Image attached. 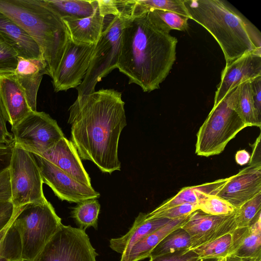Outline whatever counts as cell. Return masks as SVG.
<instances>
[{
    "label": "cell",
    "mask_w": 261,
    "mask_h": 261,
    "mask_svg": "<svg viewBox=\"0 0 261 261\" xmlns=\"http://www.w3.org/2000/svg\"><path fill=\"white\" fill-rule=\"evenodd\" d=\"M121 93L100 89L77 96L69 109L71 139L81 160L92 161L103 173L120 170L119 138L126 125Z\"/></svg>",
    "instance_id": "cell-1"
},
{
    "label": "cell",
    "mask_w": 261,
    "mask_h": 261,
    "mask_svg": "<svg viewBox=\"0 0 261 261\" xmlns=\"http://www.w3.org/2000/svg\"><path fill=\"white\" fill-rule=\"evenodd\" d=\"M177 39L159 29L147 13L130 17L123 26L117 67L144 92L160 88L176 60Z\"/></svg>",
    "instance_id": "cell-2"
},
{
    "label": "cell",
    "mask_w": 261,
    "mask_h": 261,
    "mask_svg": "<svg viewBox=\"0 0 261 261\" xmlns=\"http://www.w3.org/2000/svg\"><path fill=\"white\" fill-rule=\"evenodd\" d=\"M189 18L205 28L221 47L226 65L243 55L261 51L259 30L223 0H184Z\"/></svg>",
    "instance_id": "cell-3"
},
{
    "label": "cell",
    "mask_w": 261,
    "mask_h": 261,
    "mask_svg": "<svg viewBox=\"0 0 261 261\" xmlns=\"http://www.w3.org/2000/svg\"><path fill=\"white\" fill-rule=\"evenodd\" d=\"M0 12L37 44L46 64V74L52 79L70 39L63 20L41 0H0Z\"/></svg>",
    "instance_id": "cell-4"
},
{
    "label": "cell",
    "mask_w": 261,
    "mask_h": 261,
    "mask_svg": "<svg viewBox=\"0 0 261 261\" xmlns=\"http://www.w3.org/2000/svg\"><path fill=\"white\" fill-rule=\"evenodd\" d=\"M240 85L214 105L196 136L195 153L209 157L222 152L228 142L247 127L236 110Z\"/></svg>",
    "instance_id": "cell-5"
},
{
    "label": "cell",
    "mask_w": 261,
    "mask_h": 261,
    "mask_svg": "<svg viewBox=\"0 0 261 261\" xmlns=\"http://www.w3.org/2000/svg\"><path fill=\"white\" fill-rule=\"evenodd\" d=\"M13 224L21 238L23 261H35L62 224L48 200L21 206L17 210Z\"/></svg>",
    "instance_id": "cell-6"
},
{
    "label": "cell",
    "mask_w": 261,
    "mask_h": 261,
    "mask_svg": "<svg viewBox=\"0 0 261 261\" xmlns=\"http://www.w3.org/2000/svg\"><path fill=\"white\" fill-rule=\"evenodd\" d=\"M113 16L106 25L105 24L84 79L76 88L77 96L94 92L97 83L117 67L122 31L126 20L131 15L127 12H122Z\"/></svg>",
    "instance_id": "cell-7"
},
{
    "label": "cell",
    "mask_w": 261,
    "mask_h": 261,
    "mask_svg": "<svg viewBox=\"0 0 261 261\" xmlns=\"http://www.w3.org/2000/svg\"><path fill=\"white\" fill-rule=\"evenodd\" d=\"M9 171L11 200L15 210L28 203L47 201L40 170L32 152L14 143Z\"/></svg>",
    "instance_id": "cell-8"
},
{
    "label": "cell",
    "mask_w": 261,
    "mask_h": 261,
    "mask_svg": "<svg viewBox=\"0 0 261 261\" xmlns=\"http://www.w3.org/2000/svg\"><path fill=\"white\" fill-rule=\"evenodd\" d=\"M15 144L41 155L53 146L64 135L56 120L44 112L31 111L11 127Z\"/></svg>",
    "instance_id": "cell-9"
},
{
    "label": "cell",
    "mask_w": 261,
    "mask_h": 261,
    "mask_svg": "<svg viewBox=\"0 0 261 261\" xmlns=\"http://www.w3.org/2000/svg\"><path fill=\"white\" fill-rule=\"evenodd\" d=\"M85 231L63 224L35 261H96Z\"/></svg>",
    "instance_id": "cell-10"
},
{
    "label": "cell",
    "mask_w": 261,
    "mask_h": 261,
    "mask_svg": "<svg viewBox=\"0 0 261 261\" xmlns=\"http://www.w3.org/2000/svg\"><path fill=\"white\" fill-rule=\"evenodd\" d=\"M95 44H77L70 39L53 78L55 92L77 87L88 68Z\"/></svg>",
    "instance_id": "cell-11"
},
{
    "label": "cell",
    "mask_w": 261,
    "mask_h": 261,
    "mask_svg": "<svg viewBox=\"0 0 261 261\" xmlns=\"http://www.w3.org/2000/svg\"><path fill=\"white\" fill-rule=\"evenodd\" d=\"M33 154L40 170L43 182L48 185L62 201L77 203L100 197L99 193L92 186L77 181L41 156Z\"/></svg>",
    "instance_id": "cell-12"
},
{
    "label": "cell",
    "mask_w": 261,
    "mask_h": 261,
    "mask_svg": "<svg viewBox=\"0 0 261 261\" xmlns=\"http://www.w3.org/2000/svg\"><path fill=\"white\" fill-rule=\"evenodd\" d=\"M189 234L193 250L229 233L236 228V213L229 215L214 216L200 210L191 213L181 226Z\"/></svg>",
    "instance_id": "cell-13"
},
{
    "label": "cell",
    "mask_w": 261,
    "mask_h": 261,
    "mask_svg": "<svg viewBox=\"0 0 261 261\" xmlns=\"http://www.w3.org/2000/svg\"><path fill=\"white\" fill-rule=\"evenodd\" d=\"M261 76V51L243 55L223 69L214 97V105L241 83Z\"/></svg>",
    "instance_id": "cell-14"
},
{
    "label": "cell",
    "mask_w": 261,
    "mask_h": 261,
    "mask_svg": "<svg viewBox=\"0 0 261 261\" xmlns=\"http://www.w3.org/2000/svg\"><path fill=\"white\" fill-rule=\"evenodd\" d=\"M261 193V166H248L230 178L217 194L236 209Z\"/></svg>",
    "instance_id": "cell-15"
},
{
    "label": "cell",
    "mask_w": 261,
    "mask_h": 261,
    "mask_svg": "<svg viewBox=\"0 0 261 261\" xmlns=\"http://www.w3.org/2000/svg\"><path fill=\"white\" fill-rule=\"evenodd\" d=\"M77 181L92 186L91 179L82 163L76 149L65 137L39 155Z\"/></svg>",
    "instance_id": "cell-16"
},
{
    "label": "cell",
    "mask_w": 261,
    "mask_h": 261,
    "mask_svg": "<svg viewBox=\"0 0 261 261\" xmlns=\"http://www.w3.org/2000/svg\"><path fill=\"white\" fill-rule=\"evenodd\" d=\"M0 101L11 127L32 111L26 94L13 73L0 75Z\"/></svg>",
    "instance_id": "cell-17"
},
{
    "label": "cell",
    "mask_w": 261,
    "mask_h": 261,
    "mask_svg": "<svg viewBox=\"0 0 261 261\" xmlns=\"http://www.w3.org/2000/svg\"><path fill=\"white\" fill-rule=\"evenodd\" d=\"M13 74L23 89L31 110L36 111L38 91L43 75L46 74L45 62L42 59L18 57Z\"/></svg>",
    "instance_id": "cell-18"
},
{
    "label": "cell",
    "mask_w": 261,
    "mask_h": 261,
    "mask_svg": "<svg viewBox=\"0 0 261 261\" xmlns=\"http://www.w3.org/2000/svg\"><path fill=\"white\" fill-rule=\"evenodd\" d=\"M231 233L230 255L261 260V214L249 226L237 227Z\"/></svg>",
    "instance_id": "cell-19"
},
{
    "label": "cell",
    "mask_w": 261,
    "mask_h": 261,
    "mask_svg": "<svg viewBox=\"0 0 261 261\" xmlns=\"http://www.w3.org/2000/svg\"><path fill=\"white\" fill-rule=\"evenodd\" d=\"M171 219L157 218L149 213H140L132 226L124 235L110 240V247L121 254L138 241L169 223Z\"/></svg>",
    "instance_id": "cell-20"
},
{
    "label": "cell",
    "mask_w": 261,
    "mask_h": 261,
    "mask_svg": "<svg viewBox=\"0 0 261 261\" xmlns=\"http://www.w3.org/2000/svg\"><path fill=\"white\" fill-rule=\"evenodd\" d=\"M0 35L15 49L19 57L42 59L40 48L35 41L19 25L1 12Z\"/></svg>",
    "instance_id": "cell-21"
},
{
    "label": "cell",
    "mask_w": 261,
    "mask_h": 261,
    "mask_svg": "<svg viewBox=\"0 0 261 261\" xmlns=\"http://www.w3.org/2000/svg\"><path fill=\"white\" fill-rule=\"evenodd\" d=\"M70 40L77 44H96L105 25V17L99 12L98 6L91 16L75 20H63Z\"/></svg>",
    "instance_id": "cell-22"
},
{
    "label": "cell",
    "mask_w": 261,
    "mask_h": 261,
    "mask_svg": "<svg viewBox=\"0 0 261 261\" xmlns=\"http://www.w3.org/2000/svg\"><path fill=\"white\" fill-rule=\"evenodd\" d=\"M230 178L229 177L200 185L183 188L175 196L164 201L154 210L160 211L184 203L198 205L207 196L217 195Z\"/></svg>",
    "instance_id": "cell-23"
},
{
    "label": "cell",
    "mask_w": 261,
    "mask_h": 261,
    "mask_svg": "<svg viewBox=\"0 0 261 261\" xmlns=\"http://www.w3.org/2000/svg\"><path fill=\"white\" fill-rule=\"evenodd\" d=\"M188 216L171 220L169 223L142 238L121 254L120 261H139L149 258L154 248L169 232L181 227Z\"/></svg>",
    "instance_id": "cell-24"
},
{
    "label": "cell",
    "mask_w": 261,
    "mask_h": 261,
    "mask_svg": "<svg viewBox=\"0 0 261 261\" xmlns=\"http://www.w3.org/2000/svg\"><path fill=\"white\" fill-rule=\"evenodd\" d=\"M63 20L88 17L98 6L97 0H41Z\"/></svg>",
    "instance_id": "cell-25"
},
{
    "label": "cell",
    "mask_w": 261,
    "mask_h": 261,
    "mask_svg": "<svg viewBox=\"0 0 261 261\" xmlns=\"http://www.w3.org/2000/svg\"><path fill=\"white\" fill-rule=\"evenodd\" d=\"M251 81H245L240 85L236 110L247 127L257 126L260 128L261 114L257 111L254 103Z\"/></svg>",
    "instance_id": "cell-26"
},
{
    "label": "cell",
    "mask_w": 261,
    "mask_h": 261,
    "mask_svg": "<svg viewBox=\"0 0 261 261\" xmlns=\"http://www.w3.org/2000/svg\"><path fill=\"white\" fill-rule=\"evenodd\" d=\"M190 238L181 227L175 229L167 234L154 248L149 257L170 254L190 248Z\"/></svg>",
    "instance_id": "cell-27"
},
{
    "label": "cell",
    "mask_w": 261,
    "mask_h": 261,
    "mask_svg": "<svg viewBox=\"0 0 261 261\" xmlns=\"http://www.w3.org/2000/svg\"><path fill=\"white\" fill-rule=\"evenodd\" d=\"M147 14L152 23L165 32L170 33L172 30L186 31L189 29L187 16L162 10H150Z\"/></svg>",
    "instance_id": "cell-28"
},
{
    "label": "cell",
    "mask_w": 261,
    "mask_h": 261,
    "mask_svg": "<svg viewBox=\"0 0 261 261\" xmlns=\"http://www.w3.org/2000/svg\"><path fill=\"white\" fill-rule=\"evenodd\" d=\"M100 208V205L96 199H87L77 203L72 208L71 217L81 229L85 231L90 227L97 229Z\"/></svg>",
    "instance_id": "cell-29"
},
{
    "label": "cell",
    "mask_w": 261,
    "mask_h": 261,
    "mask_svg": "<svg viewBox=\"0 0 261 261\" xmlns=\"http://www.w3.org/2000/svg\"><path fill=\"white\" fill-rule=\"evenodd\" d=\"M135 1L132 13V17L146 13L152 10H162L176 13L189 18L184 0H135Z\"/></svg>",
    "instance_id": "cell-30"
},
{
    "label": "cell",
    "mask_w": 261,
    "mask_h": 261,
    "mask_svg": "<svg viewBox=\"0 0 261 261\" xmlns=\"http://www.w3.org/2000/svg\"><path fill=\"white\" fill-rule=\"evenodd\" d=\"M231 246L232 233H229L193 250L198 258L222 259L230 255Z\"/></svg>",
    "instance_id": "cell-31"
},
{
    "label": "cell",
    "mask_w": 261,
    "mask_h": 261,
    "mask_svg": "<svg viewBox=\"0 0 261 261\" xmlns=\"http://www.w3.org/2000/svg\"><path fill=\"white\" fill-rule=\"evenodd\" d=\"M13 219L1 243V256L8 261H23L21 238Z\"/></svg>",
    "instance_id": "cell-32"
},
{
    "label": "cell",
    "mask_w": 261,
    "mask_h": 261,
    "mask_svg": "<svg viewBox=\"0 0 261 261\" xmlns=\"http://www.w3.org/2000/svg\"><path fill=\"white\" fill-rule=\"evenodd\" d=\"M261 214V193L246 202L236 212L237 227L249 226Z\"/></svg>",
    "instance_id": "cell-33"
},
{
    "label": "cell",
    "mask_w": 261,
    "mask_h": 261,
    "mask_svg": "<svg viewBox=\"0 0 261 261\" xmlns=\"http://www.w3.org/2000/svg\"><path fill=\"white\" fill-rule=\"evenodd\" d=\"M198 210L214 216L229 215L236 213V209L226 200L217 195H209L198 204Z\"/></svg>",
    "instance_id": "cell-34"
},
{
    "label": "cell",
    "mask_w": 261,
    "mask_h": 261,
    "mask_svg": "<svg viewBox=\"0 0 261 261\" xmlns=\"http://www.w3.org/2000/svg\"><path fill=\"white\" fill-rule=\"evenodd\" d=\"M18 57L15 49L0 35V75L13 73Z\"/></svg>",
    "instance_id": "cell-35"
},
{
    "label": "cell",
    "mask_w": 261,
    "mask_h": 261,
    "mask_svg": "<svg viewBox=\"0 0 261 261\" xmlns=\"http://www.w3.org/2000/svg\"><path fill=\"white\" fill-rule=\"evenodd\" d=\"M100 15L105 17L108 15L117 16L122 12L131 14L135 0H97Z\"/></svg>",
    "instance_id": "cell-36"
},
{
    "label": "cell",
    "mask_w": 261,
    "mask_h": 261,
    "mask_svg": "<svg viewBox=\"0 0 261 261\" xmlns=\"http://www.w3.org/2000/svg\"><path fill=\"white\" fill-rule=\"evenodd\" d=\"M197 210H198L197 205L184 203L160 211H156L154 209L148 213L154 217L173 220L189 216Z\"/></svg>",
    "instance_id": "cell-37"
},
{
    "label": "cell",
    "mask_w": 261,
    "mask_h": 261,
    "mask_svg": "<svg viewBox=\"0 0 261 261\" xmlns=\"http://www.w3.org/2000/svg\"><path fill=\"white\" fill-rule=\"evenodd\" d=\"M198 259L197 254L193 250L187 249L149 257V261H196Z\"/></svg>",
    "instance_id": "cell-38"
},
{
    "label": "cell",
    "mask_w": 261,
    "mask_h": 261,
    "mask_svg": "<svg viewBox=\"0 0 261 261\" xmlns=\"http://www.w3.org/2000/svg\"><path fill=\"white\" fill-rule=\"evenodd\" d=\"M17 210L12 201H0V232L11 222Z\"/></svg>",
    "instance_id": "cell-39"
},
{
    "label": "cell",
    "mask_w": 261,
    "mask_h": 261,
    "mask_svg": "<svg viewBox=\"0 0 261 261\" xmlns=\"http://www.w3.org/2000/svg\"><path fill=\"white\" fill-rule=\"evenodd\" d=\"M7 118L0 101V144L14 145V140L12 134L9 133L6 127Z\"/></svg>",
    "instance_id": "cell-40"
},
{
    "label": "cell",
    "mask_w": 261,
    "mask_h": 261,
    "mask_svg": "<svg viewBox=\"0 0 261 261\" xmlns=\"http://www.w3.org/2000/svg\"><path fill=\"white\" fill-rule=\"evenodd\" d=\"M9 168L0 173V201H12Z\"/></svg>",
    "instance_id": "cell-41"
},
{
    "label": "cell",
    "mask_w": 261,
    "mask_h": 261,
    "mask_svg": "<svg viewBox=\"0 0 261 261\" xmlns=\"http://www.w3.org/2000/svg\"><path fill=\"white\" fill-rule=\"evenodd\" d=\"M14 145L0 144V173L10 168Z\"/></svg>",
    "instance_id": "cell-42"
},
{
    "label": "cell",
    "mask_w": 261,
    "mask_h": 261,
    "mask_svg": "<svg viewBox=\"0 0 261 261\" xmlns=\"http://www.w3.org/2000/svg\"><path fill=\"white\" fill-rule=\"evenodd\" d=\"M252 94L255 107L261 114V76L251 81Z\"/></svg>",
    "instance_id": "cell-43"
},
{
    "label": "cell",
    "mask_w": 261,
    "mask_h": 261,
    "mask_svg": "<svg viewBox=\"0 0 261 261\" xmlns=\"http://www.w3.org/2000/svg\"><path fill=\"white\" fill-rule=\"evenodd\" d=\"M260 134L256 139L255 142L250 145L252 148V153L250 156L249 165L255 166H261L260 159Z\"/></svg>",
    "instance_id": "cell-44"
},
{
    "label": "cell",
    "mask_w": 261,
    "mask_h": 261,
    "mask_svg": "<svg viewBox=\"0 0 261 261\" xmlns=\"http://www.w3.org/2000/svg\"><path fill=\"white\" fill-rule=\"evenodd\" d=\"M250 156L249 152L246 150H240L237 152L235 155V160L238 164L243 166L249 162Z\"/></svg>",
    "instance_id": "cell-45"
},
{
    "label": "cell",
    "mask_w": 261,
    "mask_h": 261,
    "mask_svg": "<svg viewBox=\"0 0 261 261\" xmlns=\"http://www.w3.org/2000/svg\"><path fill=\"white\" fill-rule=\"evenodd\" d=\"M225 261H261V260H255L248 259H243L239 258L238 257L229 255L225 257Z\"/></svg>",
    "instance_id": "cell-46"
},
{
    "label": "cell",
    "mask_w": 261,
    "mask_h": 261,
    "mask_svg": "<svg viewBox=\"0 0 261 261\" xmlns=\"http://www.w3.org/2000/svg\"><path fill=\"white\" fill-rule=\"evenodd\" d=\"M11 222L4 229L0 232V257H1V242L6 233V232L7 230L8 229Z\"/></svg>",
    "instance_id": "cell-47"
},
{
    "label": "cell",
    "mask_w": 261,
    "mask_h": 261,
    "mask_svg": "<svg viewBox=\"0 0 261 261\" xmlns=\"http://www.w3.org/2000/svg\"><path fill=\"white\" fill-rule=\"evenodd\" d=\"M220 259L218 258H198L196 261H220Z\"/></svg>",
    "instance_id": "cell-48"
},
{
    "label": "cell",
    "mask_w": 261,
    "mask_h": 261,
    "mask_svg": "<svg viewBox=\"0 0 261 261\" xmlns=\"http://www.w3.org/2000/svg\"><path fill=\"white\" fill-rule=\"evenodd\" d=\"M0 261H8V260L5 258L0 257Z\"/></svg>",
    "instance_id": "cell-49"
},
{
    "label": "cell",
    "mask_w": 261,
    "mask_h": 261,
    "mask_svg": "<svg viewBox=\"0 0 261 261\" xmlns=\"http://www.w3.org/2000/svg\"><path fill=\"white\" fill-rule=\"evenodd\" d=\"M225 258H222V259H221L220 260V261H225Z\"/></svg>",
    "instance_id": "cell-50"
}]
</instances>
